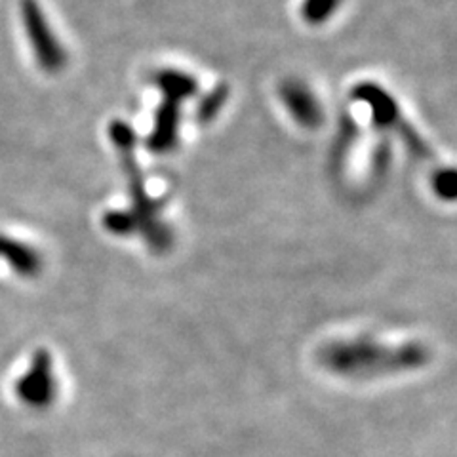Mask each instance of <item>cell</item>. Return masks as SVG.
<instances>
[{
    "instance_id": "1",
    "label": "cell",
    "mask_w": 457,
    "mask_h": 457,
    "mask_svg": "<svg viewBox=\"0 0 457 457\" xmlns=\"http://www.w3.org/2000/svg\"><path fill=\"white\" fill-rule=\"evenodd\" d=\"M109 137L117 149L124 176L128 179L130 206L126 210L105 212L102 225L114 237L139 235L153 253H166L174 245V231L162 220L166 200L154 198L147 193V183L141 166L136 159V134L132 126L124 120H112Z\"/></svg>"
},
{
    "instance_id": "2",
    "label": "cell",
    "mask_w": 457,
    "mask_h": 457,
    "mask_svg": "<svg viewBox=\"0 0 457 457\" xmlns=\"http://www.w3.org/2000/svg\"><path fill=\"white\" fill-rule=\"evenodd\" d=\"M319 361L334 376L371 379L425 368L431 361V349L421 341L385 343L362 336L326 343L319 349Z\"/></svg>"
},
{
    "instance_id": "3",
    "label": "cell",
    "mask_w": 457,
    "mask_h": 457,
    "mask_svg": "<svg viewBox=\"0 0 457 457\" xmlns=\"http://www.w3.org/2000/svg\"><path fill=\"white\" fill-rule=\"evenodd\" d=\"M153 84L162 99L154 112L153 130L147 137V149L154 154H168L178 147L181 128V105L198 94V80L179 69H161L153 75Z\"/></svg>"
},
{
    "instance_id": "4",
    "label": "cell",
    "mask_w": 457,
    "mask_h": 457,
    "mask_svg": "<svg viewBox=\"0 0 457 457\" xmlns=\"http://www.w3.org/2000/svg\"><path fill=\"white\" fill-rule=\"evenodd\" d=\"M353 99L370 107L371 120L379 130H391L396 132L398 137L403 139L406 149L418 156V159H427L431 156V149L425 143V139L418 134L416 128L408 124L400 112L396 99L381 88L376 82H361L353 88Z\"/></svg>"
},
{
    "instance_id": "5",
    "label": "cell",
    "mask_w": 457,
    "mask_h": 457,
    "mask_svg": "<svg viewBox=\"0 0 457 457\" xmlns=\"http://www.w3.org/2000/svg\"><path fill=\"white\" fill-rule=\"evenodd\" d=\"M21 23L25 37L31 45L37 65L48 75H57L67 67L69 54L63 42L57 38L48 16L38 0H21Z\"/></svg>"
},
{
    "instance_id": "6",
    "label": "cell",
    "mask_w": 457,
    "mask_h": 457,
    "mask_svg": "<svg viewBox=\"0 0 457 457\" xmlns=\"http://www.w3.org/2000/svg\"><path fill=\"white\" fill-rule=\"evenodd\" d=\"M13 391L21 404L33 410H45L55 403L60 385H57L54 359L48 349H37Z\"/></svg>"
},
{
    "instance_id": "7",
    "label": "cell",
    "mask_w": 457,
    "mask_h": 457,
    "mask_svg": "<svg viewBox=\"0 0 457 457\" xmlns=\"http://www.w3.org/2000/svg\"><path fill=\"white\" fill-rule=\"evenodd\" d=\"M278 96L297 126L305 130H317L324 124V107L305 82L297 79L284 80L278 88Z\"/></svg>"
},
{
    "instance_id": "8",
    "label": "cell",
    "mask_w": 457,
    "mask_h": 457,
    "mask_svg": "<svg viewBox=\"0 0 457 457\" xmlns=\"http://www.w3.org/2000/svg\"><path fill=\"white\" fill-rule=\"evenodd\" d=\"M0 262L21 278H37L45 269V260L35 246L8 235H0Z\"/></svg>"
},
{
    "instance_id": "9",
    "label": "cell",
    "mask_w": 457,
    "mask_h": 457,
    "mask_svg": "<svg viewBox=\"0 0 457 457\" xmlns=\"http://www.w3.org/2000/svg\"><path fill=\"white\" fill-rule=\"evenodd\" d=\"M356 139H359V124H356L354 119L349 117V114H345V117L339 120L336 139L330 149V170L334 176L343 174Z\"/></svg>"
},
{
    "instance_id": "10",
    "label": "cell",
    "mask_w": 457,
    "mask_h": 457,
    "mask_svg": "<svg viewBox=\"0 0 457 457\" xmlns=\"http://www.w3.org/2000/svg\"><path fill=\"white\" fill-rule=\"evenodd\" d=\"M228 96H231V86L227 84H218L216 88H212L203 99L198 102L195 119L198 124L208 126L213 120L220 117V112L223 111L225 104L228 102Z\"/></svg>"
},
{
    "instance_id": "11",
    "label": "cell",
    "mask_w": 457,
    "mask_h": 457,
    "mask_svg": "<svg viewBox=\"0 0 457 457\" xmlns=\"http://www.w3.org/2000/svg\"><path fill=\"white\" fill-rule=\"evenodd\" d=\"M343 0H303L299 13L302 20L312 27H319L330 21L339 12Z\"/></svg>"
},
{
    "instance_id": "12",
    "label": "cell",
    "mask_w": 457,
    "mask_h": 457,
    "mask_svg": "<svg viewBox=\"0 0 457 457\" xmlns=\"http://www.w3.org/2000/svg\"><path fill=\"white\" fill-rule=\"evenodd\" d=\"M391 161H393L391 143H389V139H381L374 149V154H371V162H370L371 183L383 181V178L387 176V171L391 168Z\"/></svg>"
},
{
    "instance_id": "13",
    "label": "cell",
    "mask_w": 457,
    "mask_h": 457,
    "mask_svg": "<svg viewBox=\"0 0 457 457\" xmlns=\"http://www.w3.org/2000/svg\"><path fill=\"white\" fill-rule=\"evenodd\" d=\"M433 189L442 200H452L455 198V171L453 170H440L433 179Z\"/></svg>"
}]
</instances>
